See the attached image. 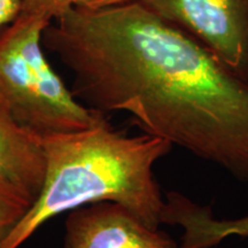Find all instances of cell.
<instances>
[{
    "mask_svg": "<svg viewBox=\"0 0 248 248\" xmlns=\"http://www.w3.org/2000/svg\"><path fill=\"white\" fill-rule=\"evenodd\" d=\"M43 46L86 107L126 111L145 133L248 182V82L187 32L133 0L74 6L45 28Z\"/></svg>",
    "mask_w": 248,
    "mask_h": 248,
    "instance_id": "6da1fadb",
    "label": "cell"
},
{
    "mask_svg": "<svg viewBox=\"0 0 248 248\" xmlns=\"http://www.w3.org/2000/svg\"><path fill=\"white\" fill-rule=\"evenodd\" d=\"M46 172L43 190L0 248H18L42 225L66 212L100 201L125 207L159 229L164 198L153 167L172 144L148 133L128 136L105 115L91 128L42 137Z\"/></svg>",
    "mask_w": 248,
    "mask_h": 248,
    "instance_id": "7a4b0ae2",
    "label": "cell"
},
{
    "mask_svg": "<svg viewBox=\"0 0 248 248\" xmlns=\"http://www.w3.org/2000/svg\"><path fill=\"white\" fill-rule=\"evenodd\" d=\"M49 23L20 13L0 28V108L40 137L91 128L106 115L83 105L51 67L43 46Z\"/></svg>",
    "mask_w": 248,
    "mask_h": 248,
    "instance_id": "3957f363",
    "label": "cell"
},
{
    "mask_svg": "<svg viewBox=\"0 0 248 248\" xmlns=\"http://www.w3.org/2000/svg\"><path fill=\"white\" fill-rule=\"evenodd\" d=\"M248 82V0H138Z\"/></svg>",
    "mask_w": 248,
    "mask_h": 248,
    "instance_id": "277c9868",
    "label": "cell"
},
{
    "mask_svg": "<svg viewBox=\"0 0 248 248\" xmlns=\"http://www.w3.org/2000/svg\"><path fill=\"white\" fill-rule=\"evenodd\" d=\"M62 248H179L119 203L100 201L70 210Z\"/></svg>",
    "mask_w": 248,
    "mask_h": 248,
    "instance_id": "5b68a950",
    "label": "cell"
},
{
    "mask_svg": "<svg viewBox=\"0 0 248 248\" xmlns=\"http://www.w3.org/2000/svg\"><path fill=\"white\" fill-rule=\"evenodd\" d=\"M45 172L42 137L0 108V181L14 186L33 203L43 190Z\"/></svg>",
    "mask_w": 248,
    "mask_h": 248,
    "instance_id": "8992f818",
    "label": "cell"
},
{
    "mask_svg": "<svg viewBox=\"0 0 248 248\" xmlns=\"http://www.w3.org/2000/svg\"><path fill=\"white\" fill-rule=\"evenodd\" d=\"M209 207L199 206L178 192H168L161 216L163 224L183 228L179 248H212L231 235L248 237V216L216 219Z\"/></svg>",
    "mask_w": 248,
    "mask_h": 248,
    "instance_id": "52a82bcc",
    "label": "cell"
},
{
    "mask_svg": "<svg viewBox=\"0 0 248 248\" xmlns=\"http://www.w3.org/2000/svg\"><path fill=\"white\" fill-rule=\"evenodd\" d=\"M32 202L14 186L0 181V228L14 226Z\"/></svg>",
    "mask_w": 248,
    "mask_h": 248,
    "instance_id": "ba28073f",
    "label": "cell"
},
{
    "mask_svg": "<svg viewBox=\"0 0 248 248\" xmlns=\"http://www.w3.org/2000/svg\"><path fill=\"white\" fill-rule=\"evenodd\" d=\"M76 0H18L20 13L52 21L57 20L68 9L75 6Z\"/></svg>",
    "mask_w": 248,
    "mask_h": 248,
    "instance_id": "9c48e42d",
    "label": "cell"
},
{
    "mask_svg": "<svg viewBox=\"0 0 248 248\" xmlns=\"http://www.w3.org/2000/svg\"><path fill=\"white\" fill-rule=\"evenodd\" d=\"M20 14L18 0H0V28L11 23Z\"/></svg>",
    "mask_w": 248,
    "mask_h": 248,
    "instance_id": "30bf717a",
    "label": "cell"
},
{
    "mask_svg": "<svg viewBox=\"0 0 248 248\" xmlns=\"http://www.w3.org/2000/svg\"><path fill=\"white\" fill-rule=\"evenodd\" d=\"M133 0H76L75 6L88 9H101L126 4Z\"/></svg>",
    "mask_w": 248,
    "mask_h": 248,
    "instance_id": "8fae6325",
    "label": "cell"
},
{
    "mask_svg": "<svg viewBox=\"0 0 248 248\" xmlns=\"http://www.w3.org/2000/svg\"><path fill=\"white\" fill-rule=\"evenodd\" d=\"M12 228H13V226H7V228H0V247H1V245H2V243H4V240L6 239V237H7L9 231L12 230Z\"/></svg>",
    "mask_w": 248,
    "mask_h": 248,
    "instance_id": "7c38bea8",
    "label": "cell"
}]
</instances>
